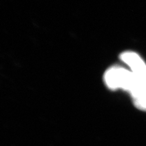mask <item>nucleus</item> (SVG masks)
<instances>
[{
    "label": "nucleus",
    "mask_w": 146,
    "mask_h": 146,
    "mask_svg": "<svg viewBox=\"0 0 146 146\" xmlns=\"http://www.w3.org/2000/svg\"><path fill=\"white\" fill-rule=\"evenodd\" d=\"M120 59L129 66L131 72L146 85V64L141 58L135 52L129 51L121 54Z\"/></svg>",
    "instance_id": "nucleus-2"
},
{
    "label": "nucleus",
    "mask_w": 146,
    "mask_h": 146,
    "mask_svg": "<svg viewBox=\"0 0 146 146\" xmlns=\"http://www.w3.org/2000/svg\"><path fill=\"white\" fill-rule=\"evenodd\" d=\"M132 98L137 108L146 111V91L139 93Z\"/></svg>",
    "instance_id": "nucleus-3"
},
{
    "label": "nucleus",
    "mask_w": 146,
    "mask_h": 146,
    "mask_svg": "<svg viewBox=\"0 0 146 146\" xmlns=\"http://www.w3.org/2000/svg\"><path fill=\"white\" fill-rule=\"evenodd\" d=\"M104 82L109 89H123L130 93L131 96L146 90V85L130 70L120 66L110 68L104 74Z\"/></svg>",
    "instance_id": "nucleus-1"
}]
</instances>
